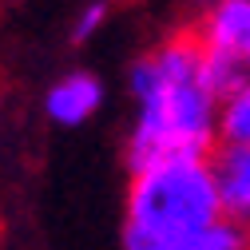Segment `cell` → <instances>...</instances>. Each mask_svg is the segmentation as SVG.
I'll use <instances>...</instances> for the list:
<instances>
[{
  "label": "cell",
  "instance_id": "cell-2",
  "mask_svg": "<svg viewBox=\"0 0 250 250\" xmlns=\"http://www.w3.org/2000/svg\"><path fill=\"white\" fill-rule=\"evenodd\" d=\"M223 223L210 159H163L135 167L123 191V250H155Z\"/></svg>",
  "mask_w": 250,
  "mask_h": 250
},
{
  "label": "cell",
  "instance_id": "cell-7",
  "mask_svg": "<svg viewBox=\"0 0 250 250\" xmlns=\"http://www.w3.org/2000/svg\"><path fill=\"white\" fill-rule=\"evenodd\" d=\"M111 20V4L107 0H83V4L76 8L72 24H68V40L72 44H91Z\"/></svg>",
  "mask_w": 250,
  "mask_h": 250
},
{
  "label": "cell",
  "instance_id": "cell-9",
  "mask_svg": "<svg viewBox=\"0 0 250 250\" xmlns=\"http://www.w3.org/2000/svg\"><path fill=\"white\" fill-rule=\"evenodd\" d=\"M234 250H250V238H242V242H238V246H234Z\"/></svg>",
  "mask_w": 250,
  "mask_h": 250
},
{
  "label": "cell",
  "instance_id": "cell-6",
  "mask_svg": "<svg viewBox=\"0 0 250 250\" xmlns=\"http://www.w3.org/2000/svg\"><path fill=\"white\" fill-rule=\"evenodd\" d=\"M218 147L250 151V80L218 100Z\"/></svg>",
  "mask_w": 250,
  "mask_h": 250
},
{
  "label": "cell",
  "instance_id": "cell-8",
  "mask_svg": "<svg viewBox=\"0 0 250 250\" xmlns=\"http://www.w3.org/2000/svg\"><path fill=\"white\" fill-rule=\"evenodd\" d=\"M246 234L234 230L230 223H218L210 230H199L191 238H179V242H167V246H155V250H234Z\"/></svg>",
  "mask_w": 250,
  "mask_h": 250
},
{
  "label": "cell",
  "instance_id": "cell-1",
  "mask_svg": "<svg viewBox=\"0 0 250 250\" xmlns=\"http://www.w3.org/2000/svg\"><path fill=\"white\" fill-rule=\"evenodd\" d=\"M131 127L123 139L127 167L163 159H210L218 151V91L195 32H171L127 68Z\"/></svg>",
  "mask_w": 250,
  "mask_h": 250
},
{
  "label": "cell",
  "instance_id": "cell-3",
  "mask_svg": "<svg viewBox=\"0 0 250 250\" xmlns=\"http://www.w3.org/2000/svg\"><path fill=\"white\" fill-rule=\"evenodd\" d=\"M191 32L210 60H223L250 80V0H207Z\"/></svg>",
  "mask_w": 250,
  "mask_h": 250
},
{
  "label": "cell",
  "instance_id": "cell-4",
  "mask_svg": "<svg viewBox=\"0 0 250 250\" xmlns=\"http://www.w3.org/2000/svg\"><path fill=\"white\" fill-rule=\"evenodd\" d=\"M104 104H107V83H104L100 72H91V68L60 72L44 87V100H40L48 123H56V127H83L87 119L100 115Z\"/></svg>",
  "mask_w": 250,
  "mask_h": 250
},
{
  "label": "cell",
  "instance_id": "cell-5",
  "mask_svg": "<svg viewBox=\"0 0 250 250\" xmlns=\"http://www.w3.org/2000/svg\"><path fill=\"white\" fill-rule=\"evenodd\" d=\"M210 167L218 183V203H223V223L250 238V151L218 147L210 155Z\"/></svg>",
  "mask_w": 250,
  "mask_h": 250
}]
</instances>
